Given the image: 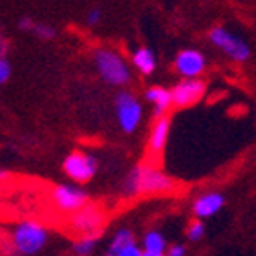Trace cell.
<instances>
[{"label": "cell", "instance_id": "cell-4", "mask_svg": "<svg viewBox=\"0 0 256 256\" xmlns=\"http://www.w3.org/2000/svg\"><path fill=\"white\" fill-rule=\"evenodd\" d=\"M210 43L235 63H246L251 58V47L244 38L236 36L228 27H214L208 32Z\"/></svg>", "mask_w": 256, "mask_h": 256}, {"label": "cell", "instance_id": "cell-9", "mask_svg": "<svg viewBox=\"0 0 256 256\" xmlns=\"http://www.w3.org/2000/svg\"><path fill=\"white\" fill-rule=\"evenodd\" d=\"M206 95V82L201 77H181L172 86V98L176 108H192Z\"/></svg>", "mask_w": 256, "mask_h": 256}, {"label": "cell", "instance_id": "cell-18", "mask_svg": "<svg viewBox=\"0 0 256 256\" xmlns=\"http://www.w3.org/2000/svg\"><path fill=\"white\" fill-rule=\"evenodd\" d=\"M98 248V236L95 235H79V238L72 244V252L77 256H92Z\"/></svg>", "mask_w": 256, "mask_h": 256}, {"label": "cell", "instance_id": "cell-2", "mask_svg": "<svg viewBox=\"0 0 256 256\" xmlns=\"http://www.w3.org/2000/svg\"><path fill=\"white\" fill-rule=\"evenodd\" d=\"M94 63L98 77L113 88H126L132 81L131 63L115 48H97L94 52Z\"/></svg>", "mask_w": 256, "mask_h": 256}, {"label": "cell", "instance_id": "cell-19", "mask_svg": "<svg viewBox=\"0 0 256 256\" xmlns=\"http://www.w3.org/2000/svg\"><path fill=\"white\" fill-rule=\"evenodd\" d=\"M204 236H206V224H204V220H202V218H197L196 217L186 226V238H188V242L197 244V242H201Z\"/></svg>", "mask_w": 256, "mask_h": 256}, {"label": "cell", "instance_id": "cell-22", "mask_svg": "<svg viewBox=\"0 0 256 256\" xmlns=\"http://www.w3.org/2000/svg\"><path fill=\"white\" fill-rule=\"evenodd\" d=\"M166 254L168 256H184L186 254V248H184L183 244H172V246H168V249H166Z\"/></svg>", "mask_w": 256, "mask_h": 256}, {"label": "cell", "instance_id": "cell-15", "mask_svg": "<svg viewBox=\"0 0 256 256\" xmlns=\"http://www.w3.org/2000/svg\"><path fill=\"white\" fill-rule=\"evenodd\" d=\"M131 66L136 70L142 76H152L158 68V60H156V54H154L152 48L149 47H138L136 50H132L131 54Z\"/></svg>", "mask_w": 256, "mask_h": 256}, {"label": "cell", "instance_id": "cell-5", "mask_svg": "<svg viewBox=\"0 0 256 256\" xmlns=\"http://www.w3.org/2000/svg\"><path fill=\"white\" fill-rule=\"evenodd\" d=\"M116 124L126 134L136 132L144 120V104L131 92H120L115 97Z\"/></svg>", "mask_w": 256, "mask_h": 256}, {"label": "cell", "instance_id": "cell-11", "mask_svg": "<svg viewBox=\"0 0 256 256\" xmlns=\"http://www.w3.org/2000/svg\"><path fill=\"white\" fill-rule=\"evenodd\" d=\"M106 252L110 256H144L142 246L129 228H120L113 233Z\"/></svg>", "mask_w": 256, "mask_h": 256}, {"label": "cell", "instance_id": "cell-8", "mask_svg": "<svg viewBox=\"0 0 256 256\" xmlns=\"http://www.w3.org/2000/svg\"><path fill=\"white\" fill-rule=\"evenodd\" d=\"M104 222H106V215L102 210L88 202L70 215L68 226L76 235H95L102 230Z\"/></svg>", "mask_w": 256, "mask_h": 256}, {"label": "cell", "instance_id": "cell-21", "mask_svg": "<svg viewBox=\"0 0 256 256\" xmlns=\"http://www.w3.org/2000/svg\"><path fill=\"white\" fill-rule=\"evenodd\" d=\"M11 72H13V68H11V63H9V60L6 58L4 54H0V86L6 84V82L9 81Z\"/></svg>", "mask_w": 256, "mask_h": 256}, {"label": "cell", "instance_id": "cell-10", "mask_svg": "<svg viewBox=\"0 0 256 256\" xmlns=\"http://www.w3.org/2000/svg\"><path fill=\"white\" fill-rule=\"evenodd\" d=\"M206 56L197 48H183L174 60V70L181 77H201L206 72Z\"/></svg>", "mask_w": 256, "mask_h": 256}, {"label": "cell", "instance_id": "cell-14", "mask_svg": "<svg viewBox=\"0 0 256 256\" xmlns=\"http://www.w3.org/2000/svg\"><path fill=\"white\" fill-rule=\"evenodd\" d=\"M144 98H146L147 104H150L154 116L166 115V111L174 106L172 88H166V86H160V84L149 86L146 90V94H144Z\"/></svg>", "mask_w": 256, "mask_h": 256}, {"label": "cell", "instance_id": "cell-12", "mask_svg": "<svg viewBox=\"0 0 256 256\" xmlns=\"http://www.w3.org/2000/svg\"><path fill=\"white\" fill-rule=\"evenodd\" d=\"M172 120L168 115L154 116V122L150 126L149 138H147V149L150 154H160L165 150L168 138H170Z\"/></svg>", "mask_w": 256, "mask_h": 256}, {"label": "cell", "instance_id": "cell-23", "mask_svg": "<svg viewBox=\"0 0 256 256\" xmlns=\"http://www.w3.org/2000/svg\"><path fill=\"white\" fill-rule=\"evenodd\" d=\"M9 180V172L4 170V168H0V181H6Z\"/></svg>", "mask_w": 256, "mask_h": 256}, {"label": "cell", "instance_id": "cell-13", "mask_svg": "<svg viewBox=\"0 0 256 256\" xmlns=\"http://www.w3.org/2000/svg\"><path fill=\"white\" fill-rule=\"evenodd\" d=\"M224 204H226V197L220 192L212 190V192H204L196 197V201L192 204V214L194 217L206 220V218L215 217L224 208Z\"/></svg>", "mask_w": 256, "mask_h": 256}, {"label": "cell", "instance_id": "cell-6", "mask_svg": "<svg viewBox=\"0 0 256 256\" xmlns=\"http://www.w3.org/2000/svg\"><path fill=\"white\" fill-rule=\"evenodd\" d=\"M63 172L74 183H90L98 172V158L88 150H72L63 160Z\"/></svg>", "mask_w": 256, "mask_h": 256}, {"label": "cell", "instance_id": "cell-17", "mask_svg": "<svg viewBox=\"0 0 256 256\" xmlns=\"http://www.w3.org/2000/svg\"><path fill=\"white\" fill-rule=\"evenodd\" d=\"M18 27H20L22 32H27V34L36 36L38 40H43V42H50V40L56 38V29L50 26V24H45V22H36L29 16H24L20 22H18Z\"/></svg>", "mask_w": 256, "mask_h": 256}, {"label": "cell", "instance_id": "cell-3", "mask_svg": "<svg viewBox=\"0 0 256 256\" xmlns=\"http://www.w3.org/2000/svg\"><path fill=\"white\" fill-rule=\"evenodd\" d=\"M48 244V230L36 220H22L11 231L13 252L22 256L40 254Z\"/></svg>", "mask_w": 256, "mask_h": 256}, {"label": "cell", "instance_id": "cell-20", "mask_svg": "<svg viewBox=\"0 0 256 256\" xmlns=\"http://www.w3.org/2000/svg\"><path fill=\"white\" fill-rule=\"evenodd\" d=\"M100 22H102V11H100L98 8H92V9H88V11H86L84 24L88 27H97Z\"/></svg>", "mask_w": 256, "mask_h": 256}, {"label": "cell", "instance_id": "cell-16", "mask_svg": "<svg viewBox=\"0 0 256 256\" xmlns=\"http://www.w3.org/2000/svg\"><path fill=\"white\" fill-rule=\"evenodd\" d=\"M140 246L144 256H163L166 254V249H168L165 235L158 230H149L147 233H144Z\"/></svg>", "mask_w": 256, "mask_h": 256}, {"label": "cell", "instance_id": "cell-7", "mask_svg": "<svg viewBox=\"0 0 256 256\" xmlns=\"http://www.w3.org/2000/svg\"><path fill=\"white\" fill-rule=\"evenodd\" d=\"M50 202L60 214L72 215L74 212L81 210L90 202V197L82 184L79 183H60L50 190Z\"/></svg>", "mask_w": 256, "mask_h": 256}, {"label": "cell", "instance_id": "cell-1", "mask_svg": "<svg viewBox=\"0 0 256 256\" xmlns=\"http://www.w3.org/2000/svg\"><path fill=\"white\" fill-rule=\"evenodd\" d=\"M176 190V181L165 170L152 163L132 166L122 183V194L128 197L166 196Z\"/></svg>", "mask_w": 256, "mask_h": 256}]
</instances>
